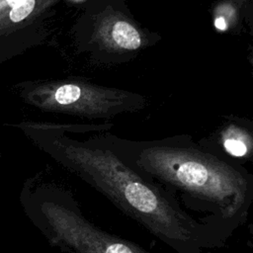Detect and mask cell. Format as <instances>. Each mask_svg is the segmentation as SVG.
Masks as SVG:
<instances>
[{
	"label": "cell",
	"instance_id": "6da1fadb",
	"mask_svg": "<svg viewBox=\"0 0 253 253\" xmlns=\"http://www.w3.org/2000/svg\"><path fill=\"white\" fill-rule=\"evenodd\" d=\"M58 152L69 170L157 238L180 253H199L200 224L165 191L143 180L113 152L73 142L58 143Z\"/></svg>",
	"mask_w": 253,
	"mask_h": 253
},
{
	"label": "cell",
	"instance_id": "7a4b0ae2",
	"mask_svg": "<svg viewBox=\"0 0 253 253\" xmlns=\"http://www.w3.org/2000/svg\"><path fill=\"white\" fill-rule=\"evenodd\" d=\"M136 165L169 187L215 206L223 218L242 210L250 195L249 181L240 171L194 148L146 147L138 154Z\"/></svg>",
	"mask_w": 253,
	"mask_h": 253
},
{
	"label": "cell",
	"instance_id": "3957f363",
	"mask_svg": "<svg viewBox=\"0 0 253 253\" xmlns=\"http://www.w3.org/2000/svg\"><path fill=\"white\" fill-rule=\"evenodd\" d=\"M20 203L48 243L64 253H149L96 226L67 206L63 193L52 186L28 181L22 187Z\"/></svg>",
	"mask_w": 253,
	"mask_h": 253
},
{
	"label": "cell",
	"instance_id": "277c9868",
	"mask_svg": "<svg viewBox=\"0 0 253 253\" xmlns=\"http://www.w3.org/2000/svg\"><path fill=\"white\" fill-rule=\"evenodd\" d=\"M50 101L57 109L80 116H105L119 110L126 94L85 83H60L50 90Z\"/></svg>",
	"mask_w": 253,
	"mask_h": 253
},
{
	"label": "cell",
	"instance_id": "5b68a950",
	"mask_svg": "<svg viewBox=\"0 0 253 253\" xmlns=\"http://www.w3.org/2000/svg\"><path fill=\"white\" fill-rule=\"evenodd\" d=\"M98 35L104 43L114 49L135 50L142 45L140 32L128 21L117 16L104 19Z\"/></svg>",
	"mask_w": 253,
	"mask_h": 253
},
{
	"label": "cell",
	"instance_id": "8992f818",
	"mask_svg": "<svg viewBox=\"0 0 253 253\" xmlns=\"http://www.w3.org/2000/svg\"><path fill=\"white\" fill-rule=\"evenodd\" d=\"M223 146L229 154L237 157L244 156L249 149L245 136L239 132L228 133L223 140Z\"/></svg>",
	"mask_w": 253,
	"mask_h": 253
},
{
	"label": "cell",
	"instance_id": "52a82bcc",
	"mask_svg": "<svg viewBox=\"0 0 253 253\" xmlns=\"http://www.w3.org/2000/svg\"><path fill=\"white\" fill-rule=\"evenodd\" d=\"M36 5V0H23L20 3L13 6L10 12V19L17 23L25 18H27L34 10Z\"/></svg>",
	"mask_w": 253,
	"mask_h": 253
},
{
	"label": "cell",
	"instance_id": "ba28073f",
	"mask_svg": "<svg viewBox=\"0 0 253 253\" xmlns=\"http://www.w3.org/2000/svg\"><path fill=\"white\" fill-rule=\"evenodd\" d=\"M214 26L219 31H225L227 29L226 20L223 17H217L214 21Z\"/></svg>",
	"mask_w": 253,
	"mask_h": 253
},
{
	"label": "cell",
	"instance_id": "9c48e42d",
	"mask_svg": "<svg viewBox=\"0 0 253 253\" xmlns=\"http://www.w3.org/2000/svg\"><path fill=\"white\" fill-rule=\"evenodd\" d=\"M21 1H23V0H6V3H7V5H9V6H14V5L20 3Z\"/></svg>",
	"mask_w": 253,
	"mask_h": 253
}]
</instances>
